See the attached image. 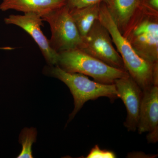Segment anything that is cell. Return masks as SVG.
<instances>
[{"label":"cell","mask_w":158,"mask_h":158,"mask_svg":"<svg viewBox=\"0 0 158 158\" xmlns=\"http://www.w3.org/2000/svg\"><path fill=\"white\" fill-rule=\"evenodd\" d=\"M98 20L109 31L122 58L126 70L142 91L148 90L153 85H158V63L148 62L136 52L118 31L104 2L101 3Z\"/></svg>","instance_id":"cell-1"},{"label":"cell","mask_w":158,"mask_h":158,"mask_svg":"<svg viewBox=\"0 0 158 158\" xmlns=\"http://www.w3.org/2000/svg\"><path fill=\"white\" fill-rule=\"evenodd\" d=\"M44 72L63 82L69 88L73 96L74 108L69 115L68 122L72 120L85 103L88 101L95 100L103 97L111 100L118 98L114 84H102L92 81L82 74L67 72L57 65L47 66L44 68Z\"/></svg>","instance_id":"cell-2"},{"label":"cell","mask_w":158,"mask_h":158,"mask_svg":"<svg viewBox=\"0 0 158 158\" xmlns=\"http://www.w3.org/2000/svg\"><path fill=\"white\" fill-rule=\"evenodd\" d=\"M58 54L57 65L60 68L67 72L91 77L98 83L113 84L117 79L130 76L126 71L112 67L80 49L64 51Z\"/></svg>","instance_id":"cell-3"},{"label":"cell","mask_w":158,"mask_h":158,"mask_svg":"<svg viewBox=\"0 0 158 158\" xmlns=\"http://www.w3.org/2000/svg\"><path fill=\"white\" fill-rule=\"evenodd\" d=\"M122 35L141 58L158 63V15L141 9Z\"/></svg>","instance_id":"cell-4"},{"label":"cell","mask_w":158,"mask_h":158,"mask_svg":"<svg viewBox=\"0 0 158 158\" xmlns=\"http://www.w3.org/2000/svg\"><path fill=\"white\" fill-rule=\"evenodd\" d=\"M48 23L52 36L49 40L51 48L59 53L80 49L83 39L71 16L67 5L41 18Z\"/></svg>","instance_id":"cell-5"},{"label":"cell","mask_w":158,"mask_h":158,"mask_svg":"<svg viewBox=\"0 0 158 158\" xmlns=\"http://www.w3.org/2000/svg\"><path fill=\"white\" fill-rule=\"evenodd\" d=\"M80 49L112 67L126 71L122 58L113 45L109 31L98 19L83 38Z\"/></svg>","instance_id":"cell-6"},{"label":"cell","mask_w":158,"mask_h":158,"mask_svg":"<svg viewBox=\"0 0 158 158\" xmlns=\"http://www.w3.org/2000/svg\"><path fill=\"white\" fill-rule=\"evenodd\" d=\"M4 21L6 24L17 26L27 32L39 47L49 65H57L59 54L51 48L49 40L41 31V27L44 24L40 16L34 13L11 15L5 18Z\"/></svg>","instance_id":"cell-7"},{"label":"cell","mask_w":158,"mask_h":158,"mask_svg":"<svg viewBox=\"0 0 158 158\" xmlns=\"http://www.w3.org/2000/svg\"><path fill=\"white\" fill-rule=\"evenodd\" d=\"M118 98L124 103L127 116L124 126L129 131L137 130L143 92L130 76L117 79L114 82Z\"/></svg>","instance_id":"cell-8"},{"label":"cell","mask_w":158,"mask_h":158,"mask_svg":"<svg viewBox=\"0 0 158 158\" xmlns=\"http://www.w3.org/2000/svg\"><path fill=\"white\" fill-rule=\"evenodd\" d=\"M137 130L139 134L148 132L149 143L158 141V85L143 91Z\"/></svg>","instance_id":"cell-9"},{"label":"cell","mask_w":158,"mask_h":158,"mask_svg":"<svg viewBox=\"0 0 158 158\" xmlns=\"http://www.w3.org/2000/svg\"><path fill=\"white\" fill-rule=\"evenodd\" d=\"M67 4V0H2L0 10L34 13L42 18Z\"/></svg>","instance_id":"cell-10"},{"label":"cell","mask_w":158,"mask_h":158,"mask_svg":"<svg viewBox=\"0 0 158 158\" xmlns=\"http://www.w3.org/2000/svg\"><path fill=\"white\" fill-rule=\"evenodd\" d=\"M142 0H106L105 5L122 34L141 10Z\"/></svg>","instance_id":"cell-11"},{"label":"cell","mask_w":158,"mask_h":158,"mask_svg":"<svg viewBox=\"0 0 158 158\" xmlns=\"http://www.w3.org/2000/svg\"><path fill=\"white\" fill-rule=\"evenodd\" d=\"M101 3L78 9L69 8L71 16L82 39L88 34L94 22L98 19Z\"/></svg>","instance_id":"cell-12"},{"label":"cell","mask_w":158,"mask_h":158,"mask_svg":"<svg viewBox=\"0 0 158 158\" xmlns=\"http://www.w3.org/2000/svg\"><path fill=\"white\" fill-rule=\"evenodd\" d=\"M37 130L34 128H25L22 131L19 137V143L22 145L21 152L18 158H32V146L36 141Z\"/></svg>","instance_id":"cell-13"},{"label":"cell","mask_w":158,"mask_h":158,"mask_svg":"<svg viewBox=\"0 0 158 158\" xmlns=\"http://www.w3.org/2000/svg\"><path fill=\"white\" fill-rule=\"evenodd\" d=\"M87 158H115V153L111 151L101 149L98 145H95L87 156Z\"/></svg>","instance_id":"cell-14"},{"label":"cell","mask_w":158,"mask_h":158,"mask_svg":"<svg viewBox=\"0 0 158 158\" xmlns=\"http://www.w3.org/2000/svg\"><path fill=\"white\" fill-rule=\"evenodd\" d=\"M106 0H67V6L69 9H78L83 8L105 2Z\"/></svg>","instance_id":"cell-15"},{"label":"cell","mask_w":158,"mask_h":158,"mask_svg":"<svg viewBox=\"0 0 158 158\" xmlns=\"http://www.w3.org/2000/svg\"><path fill=\"white\" fill-rule=\"evenodd\" d=\"M141 9L152 14L158 15V0H142Z\"/></svg>","instance_id":"cell-16"},{"label":"cell","mask_w":158,"mask_h":158,"mask_svg":"<svg viewBox=\"0 0 158 158\" xmlns=\"http://www.w3.org/2000/svg\"><path fill=\"white\" fill-rule=\"evenodd\" d=\"M14 49V48L11 47H0V50H12Z\"/></svg>","instance_id":"cell-17"}]
</instances>
